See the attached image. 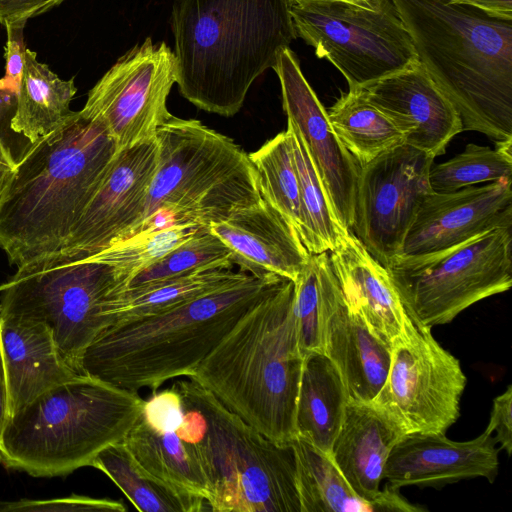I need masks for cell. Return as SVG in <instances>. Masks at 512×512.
I'll return each mask as SVG.
<instances>
[{
  "mask_svg": "<svg viewBox=\"0 0 512 512\" xmlns=\"http://www.w3.org/2000/svg\"><path fill=\"white\" fill-rule=\"evenodd\" d=\"M117 153L99 122L73 113L29 142L0 206V247L22 268L58 252Z\"/></svg>",
  "mask_w": 512,
  "mask_h": 512,
  "instance_id": "cell-1",
  "label": "cell"
},
{
  "mask_svg": "<svg viewBox=\"0 0 512 512\" xmlns=\"http://www.w3.org/2000/svg\"><path fill=\"white\" fill-rule=\"evenodd\" d=\"M288 0H175L177 85L201 110L230 117L296 39Z\"/></svg>",
  "mask_w": 512,
  "mask_h": 512,
  "instance_id": "cell-2",
  "label": "cell"
},
{
  "mask_svg": "<svg viewBox=\"0 0 512 512\" xmlns=\"http://www.w3.org/2000/svg\"><path fill=\"white\" fill-rule=\"evenodd\" d=\"M286 279L248 275L166 311L111 326L85 350L79 373L138 393L193 375L242 316Z\"/></svg>",
  "mask_w": 512,
  "mask_h": 512,
  "instance_id": "cell-3",
  "label": "cell"
},
{
  "mask_svg": "<svg viewBox=\"0 0 512 512\" xmlns=\"http://www.w3.org/2000/svg\"><path fill=\"white\" fill-rule=\"evenodd\" d=\"M463 131L512 139V21L451 0H390Z\"/></svg>",
  "mask_w": 512,
  "mask_h": 512,
  "instance_id": "cell-4",
  "label": "cell"
},
{
  "mask_svg": "<svg viewBox=\"0 0 512 512\" xmlns=\"http://www.w3.org/2000/svg\"><path fill=\"white\" fill-rule=\"evenodd\" d=\"M294 282L252 306L189 378L268 439L290 443L304 356L294 316Z\"/></svg>",
  "mask_w": 512,
  "mask_h": 512,
  "instance_id": "cell-5",
  "label": "cell"
},
{
  "mask_svg": "<svg viewBox=\"0 0 512 512\" xmlns=\"http://www.w3.org/2000/svg\"><path fill=\"white\" fill-rule=\"evenodd\" d=\"M184 416L176 431L203 468L213 512H301L292 443H276L196 381L172 385Z\"/></svg>",
  "mask_w": 512,
  "mask_h": 512,
  "instance_id": "cell-6",
  "label": "cell"
},
{
  "mask_svg": "<svg viewBox=\"0 0 512 512\" xmlns=\"http://www.w3.org/2000/svg\"><path fill=\"white\" fill-rule=\"evenodd\" d=\"M144 404L138 393L78 374L10 417L1 463L33 477L64 476L91 466L103 448L126 437Z\"/></svg>",
  "mask_w": 512,
  "mask_h": 512,
  "instance_id": "cell-7",
  "label": "cell"
},
{
  "mask_svg": "<svg viewBox=\"0 0 512 512\" xmlns=\"http://www.w3.org/2000/svg\"><path fill=\"white\" fill-rule=\"evenodd\" d=\"M155 138L158 165L134 235L154 224L208 226L261 200L248 154L227 136L172 115Z\"/></svg>",
  "mask_w": 512,
  "mask_h": 512,
  "instance_id": "cell-8",
  "label": "cell"
},
{
  "mask_svg": "<svg viewBox=\"0 0 512 512\" xmlns=\"http://www.w3.org/2000/svg\"><path fill=\"white\" fill-rule=\"evenodd\" d=\"M408 315L423 326L448 324L473 304L512 285V226L442 250L398 255L386 266Z\"/></svg>",
  "mask_w": 512,
  "mask_h": 512,
  "instance_id": "cell-9",
  "label": "cell"
},
{
  "mask_svg": "<svg viewBox=\"0 0 512 512\" xmlns=\"http://www.w3.org/2000/svg\"><path fill=\"white\" fill-rule=\"evenodd\" d=\"M121 291L105 263L38 261L18 268L0 285V314L46 324L65 363L80 374L85 350L105 330V304Z\"/></svg>",
  "mask_w": 512,
  "mask_h": 512,
  "instance_id": "cell-10",
  "label": "cell"
},
{
  "mask_svg": "<svg viewBox=\"0 0 512 512\" xmlns=\"http://www.w3.org/2000/svg\"><path fill=\"white\" fill-rule=\"evenodd\" d=\"M296 38L314 48L345 77L363 88L419 62L411 36L390 0L378 10L340 2L290 4Z\"/></svg>",
  "mask_w": 512,
  "mask_h": 512,
  "instance_id": "cell-11",
  "label": "cell"
},
{
  "mask_svg": "<svg viewBox=\"0 0 512 512\" xmlns=\"http://www.w3.org/2000/svg\"><path fill=\"white\" fill-rule=\"evenodd\" d=\"M467 378L460 361L432 335L431 328L408 317L391 345L387 378L373 399L407 433H445L460 416Z\"/></svg>",
  "mask_w": 512,
  "mask_h": 512,
  "instance_id": "cell-12",
  "label": "cell"
},
{
  "mask_svg": "<svg viewBox=\"0 0 512 512\" xmlns=\"http://www.w3.org/2000/svg\"><path fill=\"white\" fill-rule=\"evenodd\" d=\"M176 81L173 51L148 37L99 79L80 112L104 126L119 152L155 138L172 116L167 98Z\"/></svg>",
  "mask_w": 512,
  "mask_h": 512,
  "instance_id": "cell-13",
  "label": "cell"
},
{
  "mask_svg": "<svg viewBox=\"0 0 512 512\" xmlns=\"http://www.w3.org/2000/svg\"><path fill=\"white\" fill-rule=\"evenodd\" d=\"M434 157L401 144L360 169L350 231L383 266L401 255L424 198Z\"/></svg>",
  "mask_w": 512,
  "mask_h": 512,
  "instance_id": "cell-14",
  "label": "cell"
},
{
  "mask_svg": "<svg viewBox=\"0 0 512 512\" xmlns=\"http://www.w3.org/2000/svg\"><path fill=\"white\" fill-rule=\"evenodd\" d=\"M158 154L156 138L117 152L61 249L39 261L82 260L132 237L145 209Z\"/></svg>",
  "mask_w": 512,
  "mask_h": 512,
  "instance_id": "cell-15",
  "label": "cell"
},
{
  "mask_svg": "<svg viewBox=\"0 0 512 512\" xmlns=\"http://www.w3.org/2000/svg\"><path fill=\"white\" fill-rule=\"evenodd\" d=\"M272 69L280 81L287 122L299 133L336 220L350 230L361 166L334 133L326 109L289 47L280 51Z\"/></svg>",
  "mask_w": 512,
  "mask_h": 512,
  "instance_id": "cell-16",
  "label": "cell"
},
{
  "mask_svg": "<svg viewBox=\"0 0 512 512\" xmlns=\"http://www.w3.org/2000/svg\"><path fill=\"white\" fill-rule=\"evenodd\" d=\"M512 178L453 192H430L406 235L401 255L430 253L489 230L512 226Z\"/></svg>",
  "mask_w": 512,
  "mask_h": 512,
  "instance_id": "cell-17",
  "label": "cell"
},
{
  "mask_svg": "<svg viewBox=\"0 0 512 512\" xmlns=\"http://www.w3.org/2000/svg\"><path fill=\"white\" fill-rule=\"evenodd\" d=\"M315 256L323 290L322 352L338 369L349 401H373L387 378L391 347L347 306L328 252Z\"/></svg>",
  "mask_w": 512,
  "mask_h": 512,
  "instance_id": "cell-18",
  "label": "cell"
},
{
  "mask_svg": "<svg viewBox=\"0 0 512 512\" xmlns=\"http://www.w3.org/2000/svg\"><path fill=\"white\" fill-rule=\"evenodd\" d=\"M405 434L401 423L375 401H348L329 456L353 491L375 511L405 507L399 490L380 489L389 454Z\"/></svg>",
  "mask_w": 512,
  "mask_h": 512,
  "instance_id": "cell-19",
  "label": "cell"
},
{
  "mask_svg": "<svg viewBox=\"0 0 512 512\" xmlns=\"http://www.w3.org/2000/svg\"><path fill=\"white\" fill-rule=\"evenodd\" d=\"M485 430L468 441H454L445 433L405 434L391 450L384 469L386 486L441 488L477 477L493 483L499 470V449Z\"/></svg>",
  "mask_w": 512,
  "mask_h": 512,
  "instance_id": "cell-20",
  "label": "cell"
},
{
  "mask_svg": "<svg viewBox=\"0 0 512 512\" xmlns=\"http://www.w3.org/2000/svg\"><path fill=\"white\" fill-rule=\"evenodd\" d=\"M360 89L400 130L405 144L434 158L463 131L458 112L420 61Z\"/></svg>",
  "mask_w": 512,
  "mask_h": 512,
  "instance_id": "cell-21",
  "label": "cell"
},
{
  "mask_svg": "<svg viewBox=\"0 0 512 512\" xmlns=\"http://www.w3.org/2000/svg\"><path fill=\"white\" fill-rule=\"evenodd\" d=\"M207 227L231 250L233 264L254 276L295 282L311 255L296 230L262 198Z\"/></svg>",
  "mask_w": 512,
  "mask_h": 512,
  "instance_id": "cell-22",
  "label": "cell"
},
{
  "mask_svg": "<svg viewBox=\"0 0 512 512\" xmlns=\"http://www.w3.org/2000/svg\"><path fill=\"white\" fill-rule=\"evenodd\" d=\"M332 271L349 309L390 347L409 317L385 266L342 227L328 252Z\"/></svg>",
  "mask_w": 512,
  "mask_h": 512,
  "instance_id": "cell-23",
  "label": "cell"
},
{
  "mask_svg": "<svg viewBox=\"0 0 512 512\" xmlns=\"http://www.w3.org/2000/svg\"><path fill=\"white\" fill-rule=\"evenodd\" d=\"M0 340L11 416L78 375L65 363L50 329L40 321L0 314Z\"/></svg>",
  "mask_w": 512,
  "mask_h": 512,
  "instance_id": "cell-24",
  "label": "cell"
},
{
  "mask_svg": "<svg viewBox=\"0 0 512 512\" xmlns=\"http://www.w3.org/2000/svg\"><path fill=\"white\" fill-rule=\"evenodd\" d=\"M348 401L334 363L320 351L306 354L296 404V437L329 455Z\"/></svg>",
  "mask_w": 512,
  "mask_h": 512,
  "instance_id": "cell-25",
  "label": "cell"
},
{
  "mask_svg": "<svg viewBox=\"0 0 512 512\" xmlns=\"http://www.w3.org/2000/svg\"><path fill=\"white\" fill-rule=\"evenodd\" d=\"M248 275L250 274L239 269L234 271L232 268H215L124 289L105 304V330L166 311Z\"/></svg>",
  "mask_w": 512,
  "mask_h": 512,
  "instance_id": "cell-26",
  "label": "cell"
},
{
  "mask_svg": "<svg viewBox=\"0 0 512 512\" xmlns=\"http://www.w3.org/2000/svg\"><path fill=\"white\" fill-rule=\"evenodd\" d=\"M122 442L144 473L208 503L210 493L203 468L192 446L176 431L154 429L141 417Z\"/></svg>",
  "mask_w": 512,
  "mask_h": 512,
  "instance_id": "cell-27",
  "label": "cell"
},
{
  "mask_svg": "<svg viewBox=\"0 0 512 512\" xmlns=\"http://www.w3.org/2000/svg\"><path fill=\"white\" fill-rule=\"evenodd\" d=\"M26 48L24 68L17 93L11 129L29 142L47 135L72 113L70 102L77 88L74 80H63Z\"/></svg>",
  "mask_w": 512,
  "mask_h": 512,
  "instance_id": "cell-28",
  "label": "cell"
},
{
  "mask_svg": "<svg viewBox=\"0 0 512 512\" xmlns=\"http://www.w3.org/2000/svg\"><path fill=\"white\" fill-rule=\"evenodd\" d=\"M326 111L334 133L361 167L404 143L400 130L361 89L342 93Z\"/></svg>",
  "mask_w": 512,
  "mask_h": 512,
  "instance_id": "cell-29",
  "label": "cell"
},
{
  "mask_svg": "<svg viewBox=\"0 0 512 512\" xmlns=\"http://www.w3.org/2000/svg\"><path fill=\"white\" fill-rule=\"evenodd\" d=\"M91 466L106 474L138 511L201 512L210 509L205 499L144 473L122 441L103 448Z\"/></svg>",
  "mask_w": 512,
  "mask_h": 512,
  "instance_id": "cell-30",
  "label": "cell"
},
{
  "mask_svg": "<svg viewBox=\"0 0 512 512\" xmlns=\"http://www.w3.org/2000/svg\"><path fill=\"white\" fill-rule=\"evenodd\" d=\"M297 464L301 512H370L371 502L361 499L328 454L302 438L292 441Z\"/></svg>",
  "mask_w": 512,
  "mask_h": 512,
  "instance_id": "cell-31",
  "label": "cell"
},
{
  "mask_svg": "<svg viewBox=\"0 0 512 512\" xmlns=\"http://www.w3.org/2000/svg\"><path fill=\"white\" fill-rule=\"evenodd\" d=\"M298 176L301 230L300 239L311 255L330 252L340 229L328 197L296 129L287 122Z\"/></svg>",
  "mask_w": 512,
  "mask_h": 512,
  "instance_id": "cell-32",
  "label": "cell"
},
{
  "mask_svg": "<svg viewBox=\"0 0 512 512\" xmlns=\"http://www.w3.org/2000/svg\"><path fill=\"white\" fill-rule=\"evenodd\" d=\"M248 156L256 171L262 199L275 208L300 237L299 184L288 130L278 133Z\"/></svg>",
  "mask_w": 512,
  "mask_h": 512,
  "instance_id": "cell-33",
  "label": "cell"
},
{
  "mask_svg": "<svg viewBox=\"0 0 512 512\" xmlns=\"http://www.w3.org/2000/svg\"><path fill=\"white\" fill-rule=\"evenodd\" d=\"M201 227L203 225L184 224L147 230L88 258L111 266L124 290L135 275L190 238Z\"/></svg>",
  "mask_w": 512,
  "mask_h": 512,
  "instance_id": "cell-34",
  "label": "cell"
},
{
  "mask_svg": "<svg viewBox=\"0 0 512 512\" xmlns=\"http://www.w3.org/2000/svg\"><path fill=\"white\" fill-rule=\"evenodd\" d=\"M232 252L207 226L135 275L127 288L196 271L232 268Z\"/></svg>",
  "mask_w": 512,
  "mask_h": 512,
  "instance_id": "cell-35",
  "label": "cell"
},
{
  "mask_svg": "<svg viewBox=\"0 0 512 512\" xmlns=\"http://www.w3.org/2000/svg\"><path fill=\"white\" fill-rule=\"evenodd\" d=\"M503 178H512V154L474 143L448 161L432 165L429 172L430 187L439 193Z\"/></svg>",
  "mask_w": 512,
  "mask_h": 512,
  "instance_id": "cell-36",
  "label": "cell"
},
{
  "mask_svg": "<svg viewBox=\"0 0 512 512\" xmlns=\"http://www.w3.org/2000/svg\"><path fill=\"white\" fill-rule=\"evenodd\" d=\"M294 286L293 310L301 353L305 356L314 351L322 352L323 290L315 255H310Z\"/></svg>",
  "mask_w": 512,
  "mask_h": 512,
  "instance_id": "cell-37",
  "label": "cell"
},
{
  "mask_svg": "<svg viewBox=\"0 0 512 512\" xmlns=\"http://www.w3.org/2000/svg\"><path fill=\"white\" fill-rule=\"evenodd\" d=\"M126 508L121 501L99 499L81 495L52 499H21L7 502L3 512H74V511H117Z\"/></svg>",
  "mask_w": 512,
  "mask_h": 512,
  "instance_id": "cell-38",
  "label": "cell"
},
{
  "mask_svg": "<svg viewBox=\"0 0 512 512\" xmlns=\"http://www.w3.org/2000/svg\"><path fill=\"white\" fill-rule=\"evenodd\" d=\"M183 416L182 399L173 386L161 392L156 391L145 400L142 417L154 429L177 431Z\"/></svg>",
  "mask_w": 512,
  "mask_h": 512,
  "instance_id": "cell-39",
  "label": "cell"
},
{
  "mask_svg": "<svg viewBox=\"0 0 512 512\" xmlns=\"http://www.w3.org/2000/svg\"><path fill=\"white\" fill-rule=\"evenodd\" d=\"M492 434L507 456L512 452V385L493 399L490 419L485 429Z\"/></svg>",
  "mask_w": 512,
  "mask_h": 512,
  "instance_id": "cell-40",
  "label": "cell"
},
{
  "mask_svg": "<svg viewBox=\"0 0 512 512\" xmlns=\"http://www.w3.org/2000/svg\"><path fill=\"white\" fill-rule=\"evenodd\" d=\"M23 27L6 28L5 76L0 80V87L17 95L25 60Z\"/></svg>",
  "mask_w": 512,
  "mask_h": 512,
  "instance_id": "cell-41",
  "label": "cell"
},
{
  "mask_svg": "<svg viewBox=\"0 0 512 512\" xmlns=\"http://www.w3.org/2000/svg\"><path fill=\"white\" fill-rule=\"evenodd\" d=\"M64 0H0V24L25 27L28 19L46 12Z\"/></svg>",
  "mask_w": 512,
  "mask_h": 512,
  "instance_id": "cell-42",
  "label": "cell"
},
{
  "mask_svg": "<svg viewBox=\"0 0 512 512\" xmlns=\"http://www.w3.org/2000/svg\"><path fill=\"white\" fill-rule=\"evenodd\" d=\"M471 6L481 12L503 20L512 21V0H451Z\"/></svg>",
  "mask_w": 512,
  "mask_h": 512,
  "instance_id": "cell-43",
  "label": "cell"
},
{
  "mask_svg": "<svg viewBox=\"0 0 512 512\" xmlns=\"http://www.w3.org/2000/svg\"><path fill=\"white\" fill-rule=\"evenodd\" d=\"M11 417L10 396L0 340V463L2 462V439Z\"/></svg>",
  "mask_w": 512,
  "mask_h": 512,
  "instance_id": "cell-44",
  "label": "cell"
},
{
  "mask_svg": "<svg viewBox=\"0 0 512 512\" xmlns=\"http://www.w3.org/2000/svg\"><path fill=\"white\" fill-rule=\"evenodd\" d=\"M17 162L10 149L0 139V206L16 174Z\"/></svg>",
  "mask_w": 512,
  "mask_h": 512,
  "instance_id": "cell-45",
  "label": "cell"
},
{
  "mask_svg": "<svg viewBox=\"0 0 512 512\" xmlns=\"http://www.w3.org/2000/svg\"><path fill=\"white\" fill-rule=\"evenodd\" d=\"M292 5H307L321 2H340L354 5L368 10H378L382 6V0H288Z\"/></svg>",
  "mask_w": 512,
  "mask_h": 512,
  "instance_id": "cell-46",
  "label": "cell"
},
{
  "mask_svg": "<svg viewBox=\"0 0 512 512\" xmlns=\"http://www.w3.org/2000/svg\"><path fill=\"white\" fill-rule=\"evenodd\" d=\"M7 502H4V501H0V512H3V509L5 507Z\"/></svg>",
  "mask_w": 512,
  "mask_h": 512,
  "instance_id": "cell-47",
  "label": "cell"
}]
</instances>
